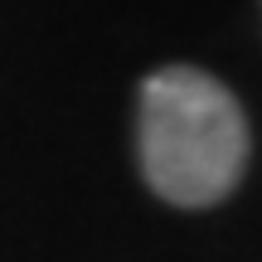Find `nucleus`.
I'll return each mask as SVG.
<instances>
[{
  "label": "nucleus",
  "mask_w": 262,
  "mask_h": 262,
  "mask_svg": "<svg viewBox=\"0 0 262 262\" xmlns=\"http://www.w3.org/2000/svg\"><path fill=\"white\" fill-rule=\"evenodd\" d=\"M243 165L248 122L219 78L175 63L141 83V170L160 199L219 204L243 180Z\"/></svg>",
  "instance_id": "f257e3e1"
}]
</instances>
